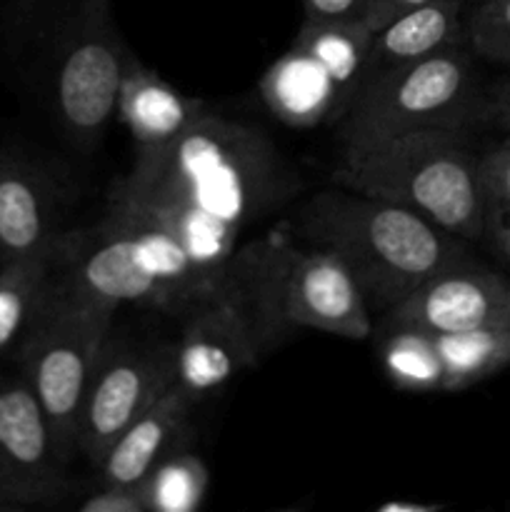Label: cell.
<instances>
[{
	"instance_id": "1",
	"label": "cell",
	"mask_w": 510,
	"mask_h": 512,
	"mask_svg": "<svg viewBox=\"0 0 510 512\" xmlns=\"http://www.w3.org/2000/svg\"><path fill=\"white\" fill-rule=\"evenodd\" d=\"M295 188V173L263 130L208 110L170 143L138 148L110 188L108 213L168 235L220 285L240 235Z\"/></svg>"
},
{
	"instance_id": "2",
	"label": "cell",
	"mask_w": 510,
	"mask_h": 512,
	"mask_svg": "<svg viewBox=\"0 0 510 512\" xmlns=\"http://www.w3.org/2000/svg\"><path fill=\"white\" fill-rule=\"evenodd\" d=\"M298 230L310 245L338 255L360 290L390 310L423 280L468 258L460 238L403 205L353 190H323L300 210Z\"/></svg>"
},
{
	"instance_id": "3",
	"label": "cell",
	"mask_w": 510,
	"mask_h": 512,
	"mask_svg": "<svg viewBox=\"0 0 510 512\" xmlns=\"http://www.w3.org/2000/svg\"><path fill=\"white\" fill-rule=\"evenodd\" d=\"M228 278L253 320L263 353L295 330L348 340L373 333L368 298L348 265L315 245L300 248L283 228L235 250Z\"/></svg>"
},
{
	"instance_id": "4",
	"label": "cell",
	"mask_w": 510,
	"mask_h": 512,
	"mask_svg": "<svg viewBox=\"0 0 510 512\" xmlns=\"http://www.w3.org/2000/svg\"><path fill=\"white\" fill-rule=\"evenodd\" d=\"M468 130L423 128L343 143L333 178L340 188L403 205L460 240L483 238V190Z\"/></svg>"
},
{
	"instance_id": "5",
	"label": "cell",
	"mask_w": 510,
	"mask_h": 512,
	"mask_svg": "<svg viewBox=\"0 0 510 512\" xmlns=\"http://www.w3.org/2000/svg\"><path fill=\"white\" fill-rule=\"evenodd\" d=\"M115 305L90 295L58 263L38 308L15 348L20 378L35 395L65 460L75 455V428L85 388L105 340Z\"/></svg>"
},
{
	"instance_id": "6",
	"label": "cell",
	"mask_w": 510,
	"mask_h": 512,
	"mask_svg": "<svg viewBox=\"0 0 510 512\" xmlns=\"http://www.w3.org/2000/svg\"><path fill=\"white\" fill-rule=\"evenodd\" d=\"M58 265L115 308L143 305L178 318L223 285L203 278L168 235L108 210L95 228L60 235Z\"/></svg>"
},
{
	"instance_id": "7",
	"label": "cell",
	"mask_w": 510,
	"mask_h": 512,
	"mask_svg": "<svg viewBox=\"0 0 510 512\" xmlns=\"http://www.w3.org/2000/svg\"><path fill=\"white\" fill-rule=\"evenodd\" d=\"M488 103V100H485ZM473 58L463 45L370 70L338 123L343 143L390 138L423 128L468 130L485 115Z\"/></svg>"
},
{
	"instance_id": "8",
	"label": "cell",
	"mask_w": 510,
	"mask_h": 512,
	"mask_svg": "<svg viewBox=\"0 0 510 512\" xmlns=\"http://www.w3.org/2000/svg\"><path fill=\"white\" fill-rule=\"evenodd\" d=\"M370 45L363 20L305 15L293 45L260 78V100L288 128L340 123L368 75Z\"/></svg>"
},
{
	"instance_id": "9",
	"label": "cell",
	"mask_w": 510,
	"mask_h": 512,
	"mask_svg": "<svg viewBox=\"0 0 510 512\" xmlns=\"http://www.w3.org/2000/svg\"><path fill=\"white\" fill-rule=\"evenodd\" d=\"M125 53L113 3L80 0L65 25L53 78L58 123L80 148L98 145L113 120Z\"/></svg>"
},
{
	"instance_id": "10",
	"label": "cell",
	"mask_w": 510,
	"mask_h": 512,
	"mask_svg": "<svg viewBox=\"0 0 510 512\" xmlns=\"http://www.w3.org/2000/svg\"><path fill=\"white\" fill-rule=\"evenodd\" d=\"M175 385V345L108 335L85 388L75 453L98 465L118 435Z\"/></svg>"
},
{
	"instance_id": "11",
	"label": "cell",
	"mask_w": 510,
	"mask_h": 512,
	"mask_svg": "<svg viewBox=\"0 0 510 512\" xmlns=\"http://www.w3.org/2000/svg\"><path fill=\"white\" fill-rule=\"evenodd\" d=\"M175 340V385L200 403L253 370L263 345L230 278L180 315Z\"/></svg>"
},
{
	"instance_id": "12",
	"label": "cell",
	"mask_w": 510,
	"mask_h": 512,
	"mask_svg": "<svg viewBox=\"0 0 510 512\" xmlns=\"http://www.w3.org/2000/svg\"><path fill=\"white\" fill-rule=\"evenodd\" d=\"M73 490L68 460L25 380L0 375V500L15 510L53 508Z\"/></svg>"
},
{
	"instance_id": "13",
	"label": "cell",
	"mask_w": 510,
	"mask_h": 512,
	"mask_svg": "<svg viewBox=\"0 0 510 512\" xmlns=\"http://www.w3.org/2000/svg\"><path fill=\"white\" fill-rule=\"evenodd\" d=\"M388 320L430 335L505 323L510 320V280L470 258L455 260L395 303Z\"/></svg>"
},
{
	"instance_id": "14",
	"label": "cell",
	"mask_w": 510,
	"mask_h": 512,
	"mask_svg": "<svg viewBox=\"0 0 510 512\" xmlns=\"http://www.w3.org/2000/svg\"><path fill=\"white\" fill-rule=\"evenodd\" d=\"M60 193L48 170L0 155V263L50 248L60 238Z\"/></svg>"
},
{
	"instance_id": "15",
	"label": "cell",
	"mask_w": 510,
	"mask_h": 512,
	"mask_svg": "<svg viewBox=\"0 0 510 512\" xmlns=\"http://www.w3.org/2000/svg\"><path fill=\"white\" fill-rule=\"evenodd\" d=\"M198 400L173 385L158 403L135 418L113 445L105 450L98 470V483L140 485L145 475L173 450L190 440V415Z\"/></svg>"
},
{
	"instance_id": "16",
	"label": "cell",
	"mask_w": 510,
	"mask_h": 512,
	"mask_svg": "<svg viewBox=\"0 0 510 512\" xmlns=\"http://www.w3.org/2000/svg\"><path fill=\"white\" fill-rule=\"evenodd\" d=\"M205 113L208 108L203 100L180 93L128 48L115 115L133 135L138 148H158L170 143Z\"/></svg>"
},
{
	"instance_id": "17",
	"label": "cell",
	"mask_w": 510,
	"mask_h": 512,
	"mask_svg": "<svg viewBox=\"0 0 510 512\" xmlns=\"http://www.w3.org/2000/svg\"><path fill=\"white\" fill-rule=\"evenodd\" d=\"M465 40L468 30L460 0H430L375 30L368 73L458 48Z\"/></svg>"
},
{
	"instance_id": "18",
	"label": "cell",
	"mask_w": 510,
	"mask_h": 512,
	"mask_svg": "<svg viewBox=\"0 0 510 512\" xmlns=\"http://www.w3.org/2000/svg\"><path fill=\"white\" fill-rule=\"evenodd\" d=\"M60 238L38 253L0 263V358L15 353L58 263Z\"/></svg>"
},
{
	"instance_id": "19",
	"label": "cell",
	"mask_w": 510,
	"mask_h": 512,
	"mask_svg": "<svg viewBox=\"0 0 510 512\" xmlns=\"http://www.w3.org/2000/svg\"><path fill=\"white\" fill-rule=\"evenodd\" d=\"M443 360V393H460L510 365V320L463 333L435 335Z\"/></svg>"
},
{
	"instance_id": "20",
	"label": "cell",
	"mask_w": 510,
	"mask_h": 512,
	"mask_svg": "<svg viewBox=\"0 0 510 512\" xmlns=\"http://www.w3.org/2000/svg\"><path fill=\"white\" fill-rule=\"evenodd\" d=\"M380 363L390 383L405 393H443V360L435 335L425 330L390 323Z\"/></svg>"
},
{
	"instance_id": "21",
	"label": "cell",
	"mask_w": 510,
	"mask_h": 512,
	"mask_svg": "<svg viewBox=\"0 0 510 512\" xmlns=\"http://www.w3.org/2000/svg\"><path fill=\"white\" fill-rule=\"evenodd\" d=\"M210 470L198 453L185 448L165 455L143 478V490L148 512H193L203 505L208 495Z\"/></svg>"
},
{
	"instance_id": "22",
	"label": "cell",
	"mask_w": 510,
	"mask_h": 512,
	"mask_svg": "<svg viewBox=\"0 0 510 512\" xmlns=\"http://www.w3.org/2000/svg\"><path fill=\"white\" fill-rule=\"evenodd\" d=\"M483 223L500 258L510 263V135L478 155Z\"/></svg>"
},
{
	"instance_id": "23",
	"label": "cell",
	"mask_w": 510,
	"mask_h": 512,
	"mask_svg": "<svg viewBox=\"0 0 510 512\" xmlns=\"http://www.w3.org/2000/svg\"><path fill=\"white\" fill-rule=\"evenodd\" d=\"M475 55L510 65V0H483L465 23Z\"/></svg>"
},
{
	"instance_id": "24",
	"label": "cell",
	"mask_w": 510,
	"mask_h": 512,
	"mask_svg": "<svg viewBox=\"0 0 510 512\" xmlns=\"http://www.w3.org/2000/svg\"><path fill=\"white\" fill-rule=\"evenodd\" d=\"M80 512H148L140 485L98 483V488L78 505Z\"/></svg>"
},
{
	"instance_id": "25",
	"label": "cell",
	"mask_w": 510,
	"mask_h": 512,
	"mask_svg": "<svg viewBox=\"0 0 510 512\" xmlns=\"http://www.w3.org/2000/svg\"><path fill=\"white\" fill-rule=\"evenodd\" d=\"M423 3H430V0H365L360 20H363V25L370 33H375V30L388 25L393 18H398V15L408 13V10L418 8Z\"/></svg>"
},
{
	"instance_id": "26",
	"label": "cell",
	"mask_w": 510,
	"mask_h": 512,
	"mask_svg": "<svg viewBox=\"0 0 510 512\" xmlns=\"http://www.w3.org/2000/svg\"><path fill=\"white\" fill-rule=\"evenodd\" d=\"M365 0H303L308 18L325 20H360Z\"/></svg>"
},
{
	"instance_id": "27",
	"label": "cell",
	"mask_w": 510,
	"mask_h": 512,
	"mask_svg": "<svg viewBox=\"0 0 510 512\" xmlns=\"http://www.w3.org/2000/svg\"><path fill=\"white\" fill-rule=\"evenodd\" d=\"M485 118L498 123L505 133H510V83L500 85L493 98L485 103Z\"/></svg>"
},
{
	"instance_id": "28",
	"label": "cell",
	"mask_w": 510,
	"mask_h": 512,
	"mask_svg": "<svg viewBox=\"0 0 510 512\" xmlns=\"http://www.w3.org/2000/svg\"><path fill=\"white\" fill-rule=\"evenodd\" d=\"M443 510V505H420V503H410V505H403V503H388V505H380L375 512H438Z\"/></svg>"
},
{
	"instance_id": "29",
	"label": "cell",
	"mask_w": 510,
	"mask_h": 512,
	"mask_svg": "<svg viewBox=\"0 0 510 512\" xmlns=\"http://www.w3.org/2000/svg\"><path fill=\"white\" fill-rule=\"evenodd\" d=\"M0 512H18L13 508V505H8V503H3V500H0Z\"/></svg>"
}]
</instances>
